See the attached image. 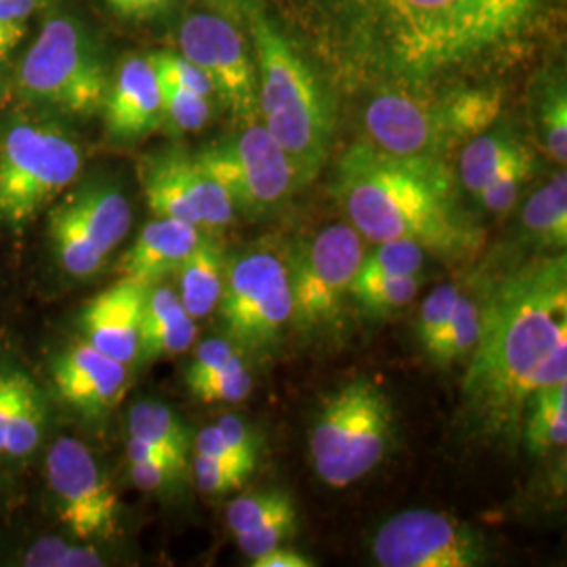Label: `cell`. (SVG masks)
<instances>
[{
	"instance_id": "1",
	"label": "cell",
	"mask_w": 567,
	"mask_h": 567,
	"mask_svg": "<svg viewBox=\"0 0 567 567\" xmlns=\"http://www.w3.org/2000/svg\"><path fill=\"white\" fill-rule=\"evenodd\" d=\"M332 58L393 89H429L511 60L545 28L548 0H313Z\"/></svg>"
},
{
	"instance_id": "2",
	"label": "cell",
	"mask_w": 567,
	"mask_h": 567,
	"mask_svg": "<svg viewBox=\"0 0 567 567\" xmlns=\"http://www.w3.org/2000/svg\"><path fill=\"white\" fill-rule=\"evenodd\" d=\"M463 381L465 421L477 440L522 442L532 395L567 383L566 255L532 259L482 297V330Z\"/></svg>"
},
{
	"instance_id": "3",
	"label": "cell",
	"mask_w": 567,
	"mask_h": 567,
	"mask_svg": "<svg viewBox=\"0 0 567 567\" xmlns=\"http://www.w3.org/2000/svg\"><path fill=\"white\" fill-rule=\"evenodd\" d=\"M330 189L370 243L410 240L447 265L465 264L486 244L484 227L458 206L446 161L395 156L358 142L339 158Z\"/></svg>"
},
{
	"instance_id": "4",
	"label": "cell",
	"mask_w": 567,
	"mask_h": 567,
	"mask_svg": "<svg viewBox=\"0 0 567 567\" xmlns=\"http://www.w3.org/2000/svg\"><path fill=\"white\" fill-rule=\"evenodd\" d=\"M250 30L259 65V118L305 185L328 156L334 124L330 103L316 72L271 21L252 13Z\"/></svg>"
},
{
	"instance_id": "5",
	"label": "cell",
	"mask_w": 567,
	"mask_h": 567,
	"mask_svg": "<svg viewBox=\"0 0 567 567\" xmlns=\"http://www.w3.org/2000/svg\"><path fill=\"white\" fill-rule=\"evenodd\" d=\"M503 112L496 86L383 89L364 110L370 143L395 156L444 161L452 150L484 133Z\"/></svg>"
},
{
	"instance_id": "6",
	"label": "cell",
	"mask_w": 567,
	"mask_h": 567,
	"mask_svg": "<svg viewBox=\"0 0 567 567\" xmlns=\"http://www.w3.org/2000/svg\"><path fill=\"white\" fill-rule=\"evenodd\" d=\"M393 408L385 391L358 379L328 395L311 429L309 447L318 477L334 489L364 480L385 458Z\"/></svg>"
},
{
	"instance_id": "7",
	"label": "cell",
	"mask_w": 567,
	"mask_h": 567,
	"mask_svg": "<svg viewBox=\"0 0 567 567\" xmlns=\"http://www.w3.org/2000/svg\"><path fill=\"white\" fill-rule=\"evenodd\" d=\"M81 173V150L58 126L18 122L0 140V225L20 229Z\"/></svg>"
},
{
	"instance_id": "8",
	"label": "cell",
	"mask_w": 567,
	"mask_h": 567,
	"mask_svg": "<svg viewBox=\"0 0 567 567\" xmlns=\"http://www.w3.org/2000/svg\"><path fill=\"white\" fill-rule=\"evenodd\" d=\"M217 311L225 337L246 355L274 351L292 320L288 264L280 255L257 248L227 259Z\"/></svg>"
},
{
	"instance_id": "9",
	"label": "cell",
	"mask_w": 567,
	"mask_h": 567,
	"mask_svg": "<svg viewBox=\"0 0 567 567\" xmlns=\"http://www.w3.org/2000/svg\"><path fill=\"white\" fill-rule=\"evenodd\" d=\"M362 236L351 225L320 229L288 261L292 290L290 326L303 337L326 334L343 322L351 284L364 257Z\"/></svg>"
},
{
	"instance_id": "10",
	"label": "cell",
	"mask_w": 567,
	"mask_h": 567,
	"mask_svg": "<svg viewBox=\"0 0 567 567\" xmlns=\"http://www.w3.org/2000/svg\"><path fill=\"white\" fill-rule=\"evenodd\" d=\"M21 93L68 114L103 110L110 79L100 53L70 20L49 21L20 70Z\"/></svg>"
},
{
	"instance_id": "11",
	"label": "cell",
	"mask_w": 567,
	"mask_h": 567,
	"mask_svg": "<svg viewBox=\"0 0 567 567\" xmlns=\"http://www.w3.org/2000/svg\"><path fill=\"white\" fill-rule=\"evenodd\" d=\"M194 158L224 187L236 213L250 219L278 210L299 185L295 164L264 122L244 124L234 137L204 147Z\"/></svg>"
},
{
	"instance_id": "12",
	"label": "cell",
	"mask_w": 567,
	"mask_h": 567,
	"mask_svg": "<svg viewBox=\"0 0 567 567\" xmlns=\"http://www.w3.org/2000/svg\"><path fill=\"white\" fill-rule=\"evenodd\" d=\"M372 555L383 567H475L486 564V538L440 511L408 508L379 527Z\"/></svg>"
},
{
	"instance_id": "13",
	"label": "cell",
	"mask_w": 567,
	"mask_h": 567,
	"mask_svg": "<svg viewBox=\"0 0 567 567\" xmlns=\"http://www.w3.org/2000/svg\"><path fill=\"white\" fill-rule=\"evenodd\" d=\"M131 204L118 189L93 185L68 196L51 213V238L61 267L89 278L105 264L131 227Z\"/></svg>"
},
{
	"instance_id": "14",
	"label": "cell",
	"mask_w": 567,
	"mask_h": 567,
	"mask_svg": "<svg viewBox=\"0 0 567 567\" xmlns=\"http://www.w3.org/2000/svg\"><path fill=\"white\" fill-rule=\"evenodd\" d=\"M44 471L58 515L76 538L116 534L121 501L89 447L76 437H60L47 454Z\"/></svg>"
},
{
	"instance_id": "15",
	"label": "cell",
	"mask_w": 567,
	"mask_h": 567,
	"mask_svg": "<svg viewBox=\"0 0 567 567\" xmlns=\"http://www.w3.org/2000/svg\"><path fill=\"white\" fill-rule=\"evenodd\" d=\"M179 49L196 63L215 93L243 124L259 122V81L240 32L229 21L196 13L179 28Z\"/></svg>"
},
{
	"instance_id": "16",
	"label": "cell",
	"mask_w": 567,
	"mask_h": 567,
	"mask_svg": "<svg viewBox=\"0 0 567 567\" xmlns=\"http://www.w3.org/2000/svg\"><path fill=\"white\" fill-rule=\"evenodd\" d=\"M140 177L154 217L179 219L200 229H224L236 219L224 187L185 152L168 150L145 158Z\"/></svg>"
},
{
	"instance_id": "17",
	"label": "cell",
	"mask_w": 567,
	"mask_h": 567,
	"mask_svg": "<svg viewBox=\"0 0 567 567\" xmlns=\"http://www.w3.org/2000/svg\"><path fill=\"white\" fill-rule=\"evenodd\" d=\"M53 381L65 404L86 416H103L121 404L131 377L128 365L84 341L72 344L55 360Z\"/></svg>"
},
{
	"instance_id": "18",
	"label": "cell",
	"mask_w": 567,
	"mask_h": 567,
	"mask_svg": "<svg viewBox=\"0 0 567 567\" xmlns=\"http://www.w3.org/2000/svg\"><path fill=\"white\" fill-rule=\"evenodd\" d=\"M147 288L137 280L121 278L91 299L82 316L86 343L122 364H133L140 358Z\"/></svg>"
},
{
	"instance_id": "19",
	"label": "cell",
	"mask_w": 567,
	"mask_h": 567,
	"mask_svg": "<svg viewBox=\"0 0 567 567\" xmlns=\"http://www.w3.org/2000/svg\"><path fill=\"white\" fill-rule=\"evenodd\" d=\"M105 124L112 137L135 142L156 131L164 121L161 81L150 60L131 58L110 84L103 103Z\"/></svg>"
},
{
	"instance_id": "20",
	"label": "cell",
	"mask_w": 567,
	"mask_h": 567,
	"mask_svg": "<svg viewBox=\"0 0 567 567\" xmlns=\"http://www.w3.org/2000/svg\"><path fill=\"white\" fill-rule=\"evenodd\" d=\"M203 238V229L196 225L154 217V221L143 227L137 240L122 255L118 264L122 278H131L145 286L163 282L166 276L179 271Z\"/></svg>"
},
{
	"instance_id": "21",
	"label": "cell",
	"mask_w": 567,
	"mask_h": 567,
	"mask_svg": "<svg viewBox=\"0 0 567 567\" xmlns=\"http://www.w3.org/2000/svg\"><path fill=\"white\" fill-rule=\"evenodd\" d=\"M196 334V320L183 309L177 290L166 284H152L143 303L140 355L147 360L179 355L194 344Z\"/></svg>"
},
{
	"instance_id": "22",
	"label": "cell",
	"mask_w": 567,
	"mask_h": 567,
	"mask_svg": "<svg viewBox=\"0 0 567 567\" xmlns=\"http://www.w3.org/2000/svg\"><path fill=\"white\" fill-rule=\"evenodd\" d=\"M225 271L227 257L224 246L204 236L177 271L179 301L194 320H203L217 311L224 292Z\"/></svg>"
},
{
	"instance_id": "23",
	"label": "cell",
	"mask_w": 567,
	"mask_h": 567,
	"mask_svg": "<svg viewBox=\"0 0 567 567\" xmlns=\"http://www.w3.org/2000/svg\"><path fill=\"white\" fill-rule=\"evenodd\" d=\"M522 229L527 240L543 250H564L567 246L566 171L553 175L527 198L522 208Z\"/></svg>"
},
{
	"instance_id": "24",
	"label": "cell",
	"mask_w": 567,
	"mask_h": 567,
	"mask_svg": "<svg viewBox=\"0 0 567 567\" xmlns=\"http://www.w3.org/2000/svg\"><path fill=\"white\" fill-rule=\"evenodd\" d=\"M526 147L527 143L511 126H489L475 135L463 145L458 161V175L466 192L480 196L492 177Z\"/></svg>"
},
{
	"instance_id": "25",
	"label": "cell",
	"mask_w": 567,
	"mask_h": 567,
	"mask_svg": "<svg viewBox=\"0 0 567 567\" xmlns=\"http://www.w3.org/2000/svg\"><path fill=\"white\" fill-rule=\"evenodd\" d=\"M522 442L536 456L566 446L567 383L540 389L532 395L524 414Z\"/></svg>"
},
{
	"instance_id": "26",
	"label": "cell",
	"mask_w": 567,
	"mask_h": 567,
	"mask_svg": "<svg viewBox=\"0 0 567 567\" xmlns=\"http://www.w3.org/2000/svg\"><path fill=\"white\" fill-rule=\"evenodd\" d=\"M482 330V299L461 290L452 318L440 334L425 344L429 360L440 368H450L458 360L468 358L475 349Z\"/></svg>"
},
{
	"instance_id": "27",
	"label": "cell",
	"mask_w": 567,
	"mask_h": 567,
	"mask_svg": "<svg viewBox=\"0 0 567 567\" xmlns=\"http://www.w3.org/2000/svg\"><path fill=\"white\" fill-rule=\"evenodd\" d=\"M128 437L163 447L182 463H187L189 431L182 419L161 402H140L128 412Z\"/></svg>"
},
{
	"instance_id": "28",
	"label": "cell",
	"mask_w": 567,
	"mask_h": 567,
	"mask_svg": "<svg viewBox=\"0 0 567 567\" xmlns=\"http://www.w3.org/2000/svg\"><path fill=\"white\" fill-rule=\"evenodd\" d=\"M425 261L426 250L421 244L410 240L377 243L370 252H364L351 286L414 276L423 271Z\"/></svg>"
},
{
	"instance_id": "29",
	"label": "cell",
	"mask_w": 567,
	"mask_h": 567,
	"mask_svg": "<svg viewBox=\"0 0 567 567\" xmlns=\"http://www.w3.org/2000/svg\"><path fill=\"white\" fill-rule=\"evenodd\" d=\"M423 284V276H404L381 282L351 286V301L360 307V311L370 320H383L400 313L414 301Z\"/></svg>"
},
{
	"instance_id": "30",
	"label": "cell",
	"mask_w": 567,
	"mask_h": 567,
	"mask_svg": "<svg viewBox=\"0 0 567 567\" xmlns=\"http://www.w3.org/2000/svg\"><path fill=\"white\" fill-rule=\"evenodd\" d=\"M536 128L548 156L561 166L567 163V95L564 81L547 82L536 95Z\"/></svg>"
},
{
	"instance_id": "31",
	"label": "cell",
	"mask_w": 567,
	"mask_h": 567,
	"mask_svg": "<svg viewBox=\"0 0 567 567\" xmlns=\"http://www.w3.org/2000/svg\"><path fill=\"white\" fill-rule=\"evenodd\" d=\"M534 171H536V158H534V152L526 147L517 156H513L480 192L477 196L480 203L489 213L505 215L517 203L526 183L534 177Z\"/></svg>"
},
{
	"instance_id": "32",
	"label": "cell",
	"mask_w": 567,
	"mask_h": 567,
	"mask_svg": "<svg viewBox=\"0 0 567 567\" xmlns=\"http://www.w3.org/2000/svg\"><path fill=\"white\" fill-rule=\"evenodd\" d=\"M42 426H44V405H42L41 393L34 385L21 400L7 423L2 454H9V456L30 454L41 442Z\"/></svg>"
},
{
	"instance_id": "33",
	"label": "cell",
	"mask_w": 567,
	"mask_h": 567,
	"mask_svg": "<svg viewBox=\"0 0 567 567\" xmlns=\"http://www.w3.org/2000/svg\"><path fill=\"white\" fill-rule=\"evenodd\" d=\"M295 507L292 498L282 489H265L257 494L240 496L229 503L227 507V526L231 529L234 538L250 532L252 527L267 522L274 515H280L284 511Z\"/></svg>"
},
{
	"instance_id": "34",
	"label": "cell",
	"mask_w": 567,
	"mask_h": 567,
	"mask_svg": "<svg viewBox=\"0 0 567 567\" xmlns=\"http://www.w3.org/2000/svg\"><path fill=\"white\" fill-rule=\"evenodd\" d=\"M161 81L163 114L166 121L183 133L200 131L210 118V100L194 91H187L175 82Z\"/></svg>"
},
{
	"instance_id": "35",
	"label": "cell",
	"mask_w": 567,
	"mask_h": 567,
	"mask_svg": "<svg viewBox=\"0 0 567 567\" xmlns=\"http://www.w3.org/2000/svg\"><path fill=\"white\" fill-rule=\"evenodd\" d=\"M252 391V377L246 364V358L206 379L192 389V395L204 404H234L243 402Z\"/></svg>"
},
{
	"instance_id": "36",
	"label": "cell",
	"mask_w": 567,
	"mask_h": 567,
	"mask_svg": "<svg viewBox=\"0 0 567 567\" xmlns=\"http://www.w3.org/2000/svg\"><path fill=\"white\" fill-rule=\"evenodd\" d=\"M246 353L238 344L231 343L227 337H215L208 339L204 343L198 344L192 364L185 370V383L187 389L192 391L194 386L200 385L206 379L215 377L217 372H221L227 365L244 360Z\"/></svg>"
},
{
	"instance_id": "37",
	"label": "cell",
	"mask_w": 567,
	"mask_h": 567,
	"mask_svg": "<svg viewBox=\"0 0 567 567\" xmlns=\"http://www.w3.org/2000/svg\"><path fill=\"white\" fill-rule=\"evenodd\" d=\"M297 527H299L297 508H290L280 515L269 517L267 522L252 527L250 532L236 536V543L248 559H257L271 548L282 547L286 540H290L297 534Z\"/></svg>"
},
{
	"instance_id": "38",
	"label": "cell",
	"mask_w": 567,
	"mask_h": 567,
	"mask_svg": "<svg viewBox=\"0 0 567 567\" xmlns=\"http://www.w3.org/2000/svg\"><path fill=\"white\" fill-rule=\"evenodd\" d=\"M461 290L463 288L458 284L446 282L435 286L429 292V297L419 309V320H416V337L423 347L429 341H433L440 334V330L447 324V320L454 313V307L458 303Z\"/></svg>"
},
{
	"instance_id": "39",
	"label": "cell",
	"mask_w": 567,
	"mask_h": 567,
	"mask_svg": "<svg viewBox=\"0 0 567 567\" xmlns=\"http://www.w3.org/2000/svg\"><path fill=\"white\" fill-rule=\"evenodd\" d=\"M25 566L100 567L102 555L89 547H70L61 538H41L25 555Z\"/></svg>"
},
{
	"instance_id": "40",
	"label": "cell",
	"mask_w": 567,
	"mask_h": 567,
	"mask_svg": "<svg viewBox=\"0 0 567 567\" xmlns=\"http://www.w3.org/2000/svg\"><path fill=\"white\" fill-rule=\"evenodd\" d=\"M150 63L154 65L158 79H163V81L175 82L183 89L194 91V93L208 97V100L215 93L213 82L208 81V76L204 74L203 70L196 63L185 60L183 55L156 53V55L150 58Z\"/></svg>"
},
{
	"instance_id": "41",
	"label": "cell",
	"mask_w": 567,
	"mask_h": 567,
	"mask_svg": "<svg viewBox=\"0 0 567 567\" xmlns=\"http://www.w3.org/2000/svg\"><path fill=\"white\" fill-rule=\"evenodd\" d=\"M194 477L196 484L200 487V492L208 496H224L234 489L240 487L248 482V473H244L240 468L234 466L221 465L217 461H210L203 454H196L194 458Z\"/></svg>"
},
{
	"instance_id": "42",
	"label": "cell",
	"mask_w": 567,
	"mask_h": 567,
	"mask_svg": "<svg viewBox=\"0 0 567 567\" xmlns=\"http://www.w3.org/2000/svg\"><path fill=\"white\" fill-rule=\"evenodd\" d=\"M194 446H196V454H203L206 458L217 461L221 465L240 468V471L248 473V475H252V471L257 468L255 463L246 461L244 456H240L234 447L225 442L224 435L219 433V429L215 425L204 426L203 431L196 435Z\"/></svg>"
},
{
	"instance_id": "43",
	"label": "cell",
	"mask_w": 567,
	"mask_h": 567,
	"mask_svg": "<svg viewBox=\"0 0 567 567\" xmlns=\"http://www.w3.org/2000/svg\"><path fill=\"white\" fill-rule=\"evenodd\" d=\"M32 386L34 383L21 372H0V454H2L7 423Z\"/></svg>"
},
{
	"instance_id": "44",
	"label": "cell",
	"mask_w": 567,
	"mask_h": 567,
	"mask_svg": "<svg viewBox=\"0 0 567 567\" xmlns=\"http://www.w3.org/2000/svg\"><path fill=\"white\" fill-rule=\"evenodd\" d=\"M215 426L224 435L225 442L234 447L240 456H244L250 463H255V465H259V442H257V435L248 429L243 419L227 414V416H221L215 423Z\"/></svg>"
},
{
	"instance_id": "45",
	"label": "cell",
	"mask_w": 567,
	"mask_h": 567,
	"mask_svg": "<svg viewBox=\"0 0 567 567\" xmlns=\"http://www.w3.org/2000/svg\"><path fill=\"white\" fill-rule=\"evenodd\" d=\"M182 473L175 466L164 465V463H150V461H140L131 463V480L133 484L145 489V492H156L164 486L173 484Z\"/></svg>"
},
{
	"instance_id": "46",
	"label": "cell",
	"mask_w": 567,
	"mask_h": 567,
	"mask_svg": "<svg viewBox=\"0 0 567 567\" xmlns=\"http://www.w3.org/2000/svg\"><path fill=\"white\" fill-rule=\"evenodd\" d=\"M252 567H313L316 561L303 553H297L292 548L276 547L267 550L261 557L250 559Z\"/></svg>"
},
{
	"instance_id": "47",
	"label": "cell",
	"mask_w": 567,
	"mask_h": 567,
	"mask_svg": "<svg viewBox=\"0 0 567 567\" xmlns=\"http://www.w3.org/2000/svg\"><path fill=\"white\" fill-rule=\"evenodd\" d=\"M105 2L121 16L145 20V18L161 13L168 0H105Z\"/></svg>"
},
{
	"instance_id": "48",
	"label": "cell",
	"mask_w": 567,
	"mask_h": 567,
	"mask_svg": "<svg viewBox=\"0 0 567 567\" xmlns=\"http://www.w3.org/2000/svg\"><path fill=\"white\" fill-rule=\"evenodd\" d=\"M37 7L39 0H0V20H25Z\"/></svg>"
},
{
	"instance_id": "49",
	"label": "cell",
	"mask_w": 567,
	"mask_h": 567,
	"mask_svg": "<svg viewBox=\"0 0 567 567\" xmlns=\"http://www.w3.org/2000/svg\"><path fill=\"white\" fill-rule=\"evenodd\" d=\"M25 28L21 21L0 20V58L9 55L11 49L23 39Z\"/></svg>"
}]
</instances>
